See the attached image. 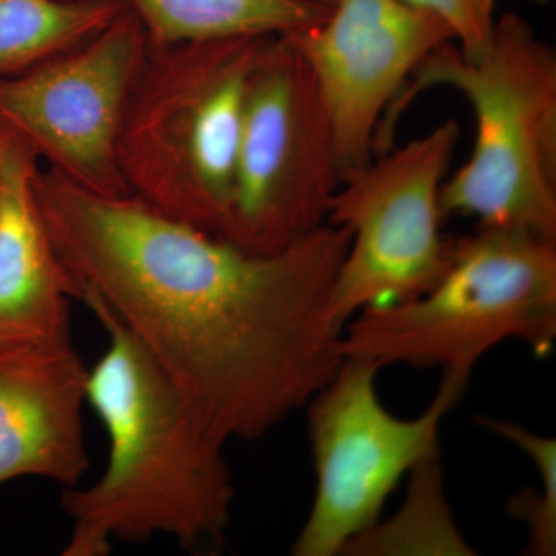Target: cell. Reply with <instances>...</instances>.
Returning a JSON list of instances; mask_svg holds the SVG:
<instances>
[{
    "label": "cell",
    "mask_w": 556,
    "mask_h": 556,
    "mask_svg": "<svg viewBox=\"0 0 556 556\" xmlns=\"http://www.w3.org/2000/svg\"><path fill=\"white\" fill-rule=\"evenodd\" d=\"M407 500L386 525L376 522L348 544V555H475L457 532L439 466V453L412 471Z\"/></svg>",
    "instance_id": "15"
},
{
    "label": "cell",
    "mask_w": 556,
    "mask_h": 556,
    "mask_svg": "<svg viewBox=\"0 0 556 556\" xmlns=\"http://www.w3.org/2000/svg\"><path fill=\"white\" fill-rule=\"evenodd\" d=\"M536 2H543V3H546V2H551V0H536Z\"/></svg>",
    "instance_id": "18"
},
{
    "label": "cell",
    "mask_w": 556,
    "mask_h": 556,
    "mask_svg": "<svg viewBox=\"0 0 556 556\" xmlns=\"http://www.w3.org/2000/svg\"><path fill=\"white\" fill-rule=\"evenodd\" d=\"M457 139L459 124L444 121L340 181L327 215L350 232L331 294L340 328L361 311L422 294L444 274L452 243L441 236V189Z\"/></svg>",
    "instance_id": "8"
},
{
    "label": "cell",
    "mask_w": 556,
    "mask_h": 556,
    "mask_svg": "<svg viewBox=\"0 0 556 556\" xmlns=\"http://www.w3.org/2000/svg\"><path fill=\"white\" fill-rule=\"evenodd\" d=\"M313 73L340 181L371 163L383 116L428 54L455 42L444 21L404 0H339L285 36Z\"/></svg>",
    "instance_id": "10"
},
{
    "label": "cell",
    "mask_w": 556,
    "mask_h": 556,
    "mask_svg": "<svg viewBox=\"0 0 556 556\" xmlns=\"http://www.w3.org/2000/svg\"><path fill=\"white\" fill-rule=\"evenodd\" d=\"M123 9L118 0H0V76L75 49Z\"/></svg>",
    "instance_id": "14"
},
{
    "label": "cell",
    "mask_w": 556,
    "mask_h": 556,
    "mask_svg": "<svg viewBox=\"0 0 556 556\" xmlns=\"http://www.w3.org/2000/svg\"><path fill=\"white\" fill-rule=\"evenodd\" d=\"M340 185L313 73L285 36L260 51L249 79L236 182L218 237L270 254L327 223Z\"/></svg>",
    "instance_id": "6"
},
{
    "label": "cell",
    "mask_w": 556,
    "mask_h": 556,
    "mask_svg": "<svg viewBox=\"0 0 556 556\" xmlns=\"http://www.w3.org/2000/svg\"><path fill=\"white\" fill-rule=\"evenodd\" d=\"M433 87L463 93L477 118L470 159L442 185V212L478 218L482 228L556 240L554 50L511 13L496 20L489 43L475 56L455 42L439 47L383 116L375 141L379 155L393 149L402 112Z\"/></svg>",
    "instance_id": "3"
},
{
    "label": "cell",
    "mask_w": 556,
    "mask_h": 556,
    "mask_svg": "<svg viewBox=\"0 0 556 556\" xmlns=\"http://www.w3.org/2000/svg\"><path fill=\"white\" fill-rule=\"evenodd\" d=\"M269 38L149 43L118 142L131 195L219 236L232 200L249 79Z\"/></svg>",
    "instance_id": "4"
},
{
    "label": "cell",
    "mask_w": 556,
    "mask_h": 556,
    "mask_svg": "<svg viewBox=\"0 0 556 556\" xmlns=\"http://www.w3.org/2000/svg\"><path fill=\"white\" fill-rule=\"evenodd\" d=\"M430 11L448 25L457 49L466 56L484 50L495 27L496 0H404Z\"/></svg>",
    "instance_id": "16"
},
{
    "label": "cell",
    "mask_w": 556,
    "mask_h": 556,
    "mask_svg": "<svg viewBox=\"0 0 556 556\" xmlns=\"http://www.w3.org/2000/svg\"><path fill=\"white\" fill-rule=\"evenodd\" d=\"M148 46L141 22L124 7L75 49L0 76V121L72 185L98 195H131L118 142Z\"/></svg>",
    "instance_id": "9"
},
{
    "label": "cell",
    "mask_w": 556,
    "mask_h": 556,
    "mask_svg": "<svg viewBox=\"0 0 556 556\" xmlns=\"http://www.w3.org/2000/svg\"><path fill=\"white\" fill-rule=\"evenodd\" d=\"M555 339L556 240L481 226L450 244L447 268L426 292L351 318L342 353L380 368H441L468 382L501 343L521 340L547 353Z\"/></svg>",
    "instance_id": "5"
},
{
    "label": "cell",
    "mask_w": 556,
    "mask_h": 556,
    "mask_svg": "<svg viewBox=\"0 0 556 556\" xmlns=\"http://www.w3.org/2000/svg\"><path fill=\"white\" fill-rule=\"evenodd\" d=\"M378 364L345 357L308 404L316 493L291 547L295 556H334L378 522L388 496L417 464L439 453V433L467 382L442 375L419 416L388 412Z\"/></svg>",
    "instance_id": "7"
},
{
    "label": "cell",
    "mask_w": 556,
    "mask_h": 556,
    "mask_svg": "<svg viewBox=\"0 0 556 556\" xmlns=\"http://www.w3.org/2000/svg\"><path fill=\"white\" fill-rule=\"evenodd\" d=\"M87 379L70 339L0 345V485L24 477L78 484L89 467Z\"/></svg>",
    "instance_id": "11"
},
{
    "label": "cell",
    "mask_w": 556,
    "mask_h": 556,
    "mask_svg": "<svg viewBox=\"0 0 556 556\" xmlns=\"http://www.w3.org/2000/svg\"><path fill=\"white\" fill-rule=\"evenodd\" d=\"M36 197L73 298L109 309L155 361L192 419L226 445L308 407L338 372L331 294L350 232L325 223L270 254L39 170Z\"/></svg>",
    "instance_id": "1"
},
{
    "label": "cell",
    "mask_w": 556,
    "mask_h": 556,
    "mask_svg": "<svg viewBox=\"0 0 556 556\" xmlns=\"http://www.w3.org/2000/svg\"><path fill=\"white\" fill-rule=\"evenodd\" d=\"M109 334L89 369L87 401L108 430L104 475L61 497L73 527L64 556H105L113 541L175 538L182 547L218 546L232 517V473L223 448L192 419L159 365L123 324L86 300Z\"/></svg>",
    "instance_id": "2"
},
{
    "label": "cell",
    "mask_w": 556,
    "mask_h": 556,
    "mask_svg": "<svg viewBox=\"0 0 556 556\" xmlns=\"http://www.w3.org/2000/svg\"><path fill=\"white\" fill-rule=\"evenodd\" d=\"M135 13L149 43L289 36L313 27L329 10L306 0H118Z\"/></svg>",
    "instance_id": "13"
},
{
    "label": "cell",
    "mask_w": 556,
    "mask_h": 556,
    "mask_svg": "<svg viewBox=\"0 0 556 556\" xmlns=\"http://www.w3.org/2000/svg\"><path fill=\"white\" fill-rule=\"evenodd\" d=\"M306 2L314 3V5L324 7V9H332L339 0H306Z\"/></svg>",
    "instance_id": "17"
},
{
    "label": "cell",
    "mask_w": 556,
    "mask_h": 556,
    "mask_svg": "<svg viewBox=\"0 0 556 556\" xmlns=\"http://www.w3.org/2000/svg\"><path fill=\"white\" fill-rule=\"evenodd\" d=\"M39 156L0 121V345L70 339L72 281L36 197Z\"/></svg>",
    "instance_id": "12"
}]
</instances>
